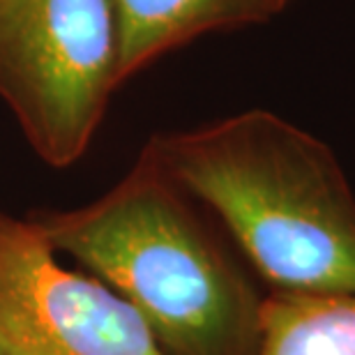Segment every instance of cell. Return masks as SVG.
Masks as SVG:
<instances>
[{
  "instance_id": "1",
  "label": "cell",
  "mask_w": 355,
  "mask_h": 355,
  "mask_svg": "<svg viewBox=\"0 0 355 355\" xmlns=\"http://www.w3.org/2000/svg\"><path fill=\"white\" fill-rule=\"evenodd\" d=\"M150 153L109 191L28 222L127 300L164 355H257L266 295Z\"/></svg>"
},
{
  "instance_id": "2",
  "label": "cell",
  "mask_w": 355,
  "mask_h": 355,
  "mask_svg": "<svg viewBox=\"0 0 355 355\" xmlns=\"http://www.w3.org/2000/svg\"><path fill=\"white\" fill-rule=\"evenodd\" d=\"M146 150L282 293L355 291V194L321 139L266 109L157 134Z\"/></svg>"
},
{
  "instance_id": "3",
  "label": "cell",
  "mask_w": 355,
  "mask_h": 355,
  "mask_svg": "<svg viewBox=\"0 0 355 355\" xmlns=\"http://www.w3.org/2000/svg\"><path fill=\"white\" fill-rule=\"evenodd\" d=\"M118 86L111 0H0V99L42 162L76 164Z\"/></svg>"
},
{
  "instance_id": "4",
  "label": "cell",
  "mask_w": 355,
  "mask_h": 355,
  "mask_svg": "<svg viewBox=\"0 0 355 355\" xmlns=\"http://www.w3.org/2000/svg\"><path fill=\"white\" fill-rule=\"evenodd\" d=\"M0 355L164 353L130 302L60 266L28 219L0 208Z\"/></svg>"
},
{
  "instance_id": "5",
  "label": "cell",
  "mask_w": 355,
  "mask_h": 355,
  "mask_svg": "<svg viewBox=\"0 0 355 355\" xmlns=\"http://www.w3.org/2000/svg\"><path fill=\"white\" fill-rule=\"evenodd\" d=\"M286 0H111L118 28V81L171 49L217 28L266 21Z\"/></svg>"
},
{
  "instance_id": "6",
  "label": "cell",
  "mask_w": 355,
  "mask_h": 355,
  "mask_svg": "<svg viewBox=\"0 0 355 355\" xmlns=\"http://www.w3.org/2000/svg\"><path fill=\"white\" fill-rule=\"evenodd\" d=\"M257 355H355V291H270Z\"/></svg>"
}]
</instances>
